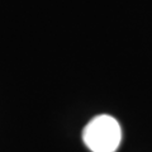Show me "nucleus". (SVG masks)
Listing matches in <instances>:
<instances>
[{
  "instance_id": "f257e3e1",
  "label": "nucleus",
  "mask_w": 152,
  "mask_h": 152,
  "mask_svg": "<svg viewBox=\"0 0 152 152\" xmlns=\"http://www.w3.org/2000/svg\"><path fill=\"white\" fill-rule=\"evenodd\" d=\"M83 141L91 152H115L122 141L121 126L110 115H96L85 126Z\"/></svg>"
}]
</instances>
